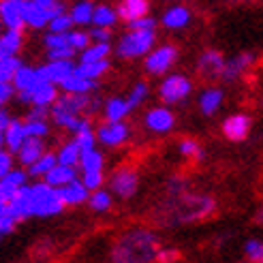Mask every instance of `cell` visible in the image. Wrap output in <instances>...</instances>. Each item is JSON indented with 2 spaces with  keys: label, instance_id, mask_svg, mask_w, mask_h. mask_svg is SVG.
Segmentation results:
<instances>
[{
  "label": "cell",
  "instance_id": "4",
  "mask_svg": "<svg viewBox=\"0 0 263 263\" xmlns=\"http://www.w3.org/2000/svg\"><path fill=\"white\" fill-rule=\"evenodd\" d=\"M154 47H156L154 30H128L126 28V32L116 43V54L118 58L135 60V58H146Z\"/></svg>",
  "mask_w": 263,
  "mask_h": 263
},
{
  "label": "cell",
  "instance_id": "28",
  "mask_svg": "<svg viewBox=\"0 0 263 263\" xmlns=\"http://www.w3.org/2000/svg\"><path fill=\"white\" fill-rule=\"evenodd\" d=\"M58 84L54 82H45L41 84L34 92H32V103L30 105H47V107H51L56 101H58Z\"/></svg>",
  "mask_w": 263,
  "mask_h": 263
},
{
  "label": "cell",
  "instance_id": "11",
  "mask_svg": "<svg viewBox=\"0 0 263 263\" xmlns=\"http://www.w3.org/2000/svg\"><path fill=\"white\" fill-rule=\"evenodd\" d=\"M225 56L218 49H205L203 54L197 60V71L203 80L212 82V80H222V71H225Z\"/></svg>",
  "mask_w": 263,
  "mask_h": 263
},
{
  "label": "cell",
  "instance_id": "24",
  "mask_svg": "<svg viewBox=\"0 0 263 263\" xmlns=\"http://www.w3.org/2000/svg\"><path fill=\"white\" fill-rule=\"evenodd\" d=\"M47 184H51V186H56V189H62V186H67L69 182L77 180V167L73 165H64V163H58L51 172L43 178Z\"/></svg>",
  "mask_w": 263,
  "mask_h": 263
},
{
  "label": "cell",
  "instance_id": "37",
  "mask_svg": "<svg viewBox=\"0 0 263 263\" xmlns=\"http://www.w3.org/2000/svg\"><path fill=\"white\" fill-rule=\"evenodd\" d=\"M103 165H105L103 154L95 148V150L82 154V159H80V172H103Z\"/></svg>",
  "mask_w": 263,
  "mask_h": 263
},
{
  "label": "cell",
  "instance_id": "6",
  "mask_svg": "<svg viewBox=\"0 0 263 263\" xmlns=\"http://www.w3.org/2000/svg\"><path fill=\"white\" fill-rule=\"evenodd\" d=\"M178 60V49L172 43L156 45L150 54L143 58V69L148 75H165Z\"/></svg>",
  "mask_w": 263,
  "mask_h": 263
},
{
  "label": "cell",
  "instance_id": "42",
  "mask_svg": "<svg viewBox=\"0 0 263 263\" xmlns=\"http://www.w3.org/2000/svg\"><path fill=\"white\" fill-rule=\"evenodd\" d=\"M69 43H71V47L77 51V54H82V51L92 43V34L90 32H84V30H71L69 32Z\"/></svg>",
  "mask_w": 263,
  "mask_h": 263
},
{
  "label": "cell",
  "instance_id": "14",
  "mask_svg": "<svg viewBox=\"0 0 263 263\" xmlns=\"http://www.w3.org/2000/svg\"><path fill=\"white\" fill-rule=\"evenodd\" d=\"M24 184H28V172H24V169L13 167L9 174L0 176V203L11 201Z\"/></svg>",
  "mask_w": 263,
  "mask_h": 263
},
{
  "label": "cell",
  "instance_id": "32",
  "mask_svg": "<svg viewBox=\"0 0 263 263\" xmlns=\"http://www.w3.org/2000/svg\"><path fill=\"white\" fill-rule=\"evenodd\" d=\"M56 165H58V154L56 152H45L36 163H32L28 167V176L30 178H45Z\"/></svg>",
  "mask_w": 263,
  "mask_h": 263
},
{
  "label": "cell",
  "instance_id": "26",
  "mask_svg": "<svg viewBox=\"0 0 263 263\" xmlns=\"http://www.w3.org/2000/svg\"><path fill=\"white\" fill-rule=\"evenodd\" d=\"M24 45V30L7 28L0 36V56H17Z\"/></svg>",
  "mask_w": 263,
  "mask_h": 263
},
{
  "label": "cell",
  "instance_id": "5",
  "mask_svg": "<svg viewBox=\"0 0 263 263\" xmlns=\"http://www.w3.org/2000/svg\"><path fill=\"white\" fill-rule=\"evenodd\" d=\"M191 92H193V82L189 77L182 73H172L163 77V82L159 86V99L165 105H176L186 101L191 97Z\"/></svg>",
  "mask_w": 263,
  "mask_h": 263
},
{
  "label": "cell",
  "instance_id": "19",
  "mask_svg": "<svg viewBox=\"0 0 263 263\" xmlns=\"http://www.w3.org/2000/svg\"><path fill=\"white\" fill-rule=\"evenodd\" d=\"M41 84L45 82L39 75V67H30V64H22L15 77H13V86L17 88V92H34Z\"/></svg>",
  "mask_w": 263,
  "mask_h": 263
},
{
  "label": "cell",
  "instance_id": "44",
  "mask_svg": "<svg viewBox=\"0 0 263 263\" xmlns=\"http://www.w3.org/2000/svg\"><path fill=\"white\" fill-rule=\"evenodd\" d=\"M26 135L28 137H47L49 135V126L47 120H26Z\"/></svg>",
  "mask_w": 263,
  "mask_h": 263
},
{
  "label": "cell",
  "instance_id": "10",
  "mask_svg": "<svg viewBox=\"0 0 263 263\" xmlns=\"http://www.w3.org/2000/svg\"><path fill=\"white\" fill-rule=\"evenodd\" d=\"M75 69L77 64L73 62V58H51L39 67V75L43 77V82H54L60 86L69 75L75 73Z\"/></svg>",
  "mask_w": 263,
  "mask_h": 263
},
{
  "label": "cell",
  "instance_id": "17",
  "mask_svg": "<svg viewBox=\"0 0 263 263\" xmlns=\"http://www.w3.org/2000/svg\"><path fill=\"white\" fill-rule=\"evenodd\" d=\"M193 20V13L189 7L184 5H174V7H167L161 15V24L165 26L167 30H182L186 28Z\"/></svg>",
  "mask_w": 263,
  "mask_h": 263
},
{
  "label": "cell",
  "instance_id": "38",
  "mask_svg": "<svg viewBox=\"0 0 263 263\" xmlns=\"http://www.w3.org/2000/svg\"><path fill=\"white\" fill-rule=\"evenodd\" d=\"M22 64L17 56H0V82H13Z\"/></svg>",
  "mask_w": 263,
  "mask_h": 263
},
{
  "label": "cell",
  "instance_id": "29",
  "mask_svg": "<svg viewBox=\"0 0 263 263\" xmlns=\"http://www.w3.org/2000/svg\"><path fill=\"white\" fill-rule=\"evenodd\" d=\"M111 54V45L109 41H92L82 54H80V62H95V60H105Z\"/></svg>",
  "mask_w": 263,
  "mask_h": 263
},
{
  "label": "cell",
  "instance_id": "13",
  "mask_svg": "<svg viewBox=\"0 0 263 263\" xmlns=\"http://www.w3.org/2000/svg\"><path fill=\"white\" fill-rule=\"evenodd\" d=\"M22 13H24L26 26L32 28V30L49 28V22L54 20V15H51V7L36 5V3H32V0H24L22 3Z\"/></svg>",
  "mask_w": 263,
  "mask_h": 263
},
{
  "label": "cell",
  "instance_id": "33",
  "mask_svg": "<svg viewBox=\"0 0 263 263\" xmlns=\"http://www.w3.org/2000/svg\"><path fill=\"white\" fill-rule=\"evenodd\" d=\"M71 17L75 22V26H88L92 24V15H95V5L90 0H77V3L69 9Z\"/></svg>",
  "mask_w": 263,
  "mask_h": 263
},
{
  "label": "cell",
  "instance_id": "43",
  "mask_svg": "<svg viewBox=\"0 0 263 263\" xmlns=\"http://www.w3.org/2000/svg\"><path fill=\"white\" fill-rule=\"evenodd\" d=\"M244 255L253 263H263V240H257V238L248 240L244 244Z\"/></svg>",
  "mask_w": 263,
  "mask_h": 263
},
{
  "label": "cell",
  "instance_id": "35",
  "mask_svg": "<svg viewBox=\"0 0 263 263\" xmlns=\"http://www.w3.org/2000/svg\"><path fill=\"white\" fill-rule=\"evenodd\" d=\"M111 203H114V193L109 191H103V189H99V191H92L90 193V199H88V208L92 210V212H107V210L111 208Z\"/></svg>",
  "mask_w": 263,
  "mask_h": 263
},
{
  "label": "cell",
  "instance_id": "22",
  "mask_svg": "<svg viewBox=\"0 0 263 263\" xmlns=\"http://www.w3.org/2000/svg\"><path fill=\"white\" fill-rule=\"evenodd\" d=\"M26 137H28L26 135V122L15 120V118H13L11 124L3 130V143L7 146V150H11L13 154L22 148V143L26 141Z\"/></svg>",
  "mask_w": 263,
  "mask_h": 263
},
{
  "label": "cell",
  "instance_id": "30",
  "mask_svg": "<svg viewBox=\"0 0 263 263\" xmlns=\"http://www.w3.org/2000/svg\"><path fill=\"white\" fill-rule=\"evenodd\" d=\"M118 20H120V15H118V9H114L109 5H99V7H95V15H92V24L90 26L114 28Z\"/></svg>",
  "mask_w": 263,
  "mask_h": 263
},
{
  "label": "cell",
  "instance_id": "52",
  "mask_svg": "<svg viewBox=\"0 0 263 263\" xmlns=\"http://www.w3.org/2000/svg\"><path fill=\"white\" fill-rule=\"evenodd\" d=\"M92 41H109L111 39V28H103V26H92Z\"/></svg>",
  "mask_w": 263,
  "mask_h": 263
},
{
  "label": "cell",
  "instance_id": "25",
  "mask_svg": "<svg viewBox=\"0 0 263 263\" xmlns=\"http://www.w3.org/2000/svg\"><path fill=\"white\" fill-rule=\"evenodd\" d=\"M133 111L130 109V105L126 99H120V97H114L109 101H105L103 105V116H105V120H111V122H120L124 120V118Z\"/></svg>",
  "mask_w": 263,
  "mask_h": 263
},
{
  "label": "cell",
  "instance_id": "56",
  "mask_svg": "<svg viewBox=\"0 0 263 263\" xmlns=\"http://www.w3.org/2000/svg\"><path fill=\"white\" fill-rule=\"evenodd\" d=\"M257 222H259V225H263V205L259 208V212H257Z\"/></svg>",
  "mask_w": 263,
  "mask_h": 263
},
{
  "label": "cell",
  "instance_id": "8",
  "mask_svg": "<svg viewBox=\"0 0 263 263\" xmlns=\"http://www.w3.org/2000/svg\"><path fill=\"white\" fill-rule=\"evenodd\" d=\"M130 137V128L128 124L120 122H111L105 120L103 124L97 126V139L103 148H120L122 143H126Z\"/></svg>",
  "mask_w": 263,
  "mask_h": 263
},
{
  "label": "cell",
  "instance_id": "36",
  "mask_svg": "<svg viewBox=\"0 0 263 263\" xmlns=\"http://www.w3.org/2000/svg\"><path fill=\"white\" fill-rule=\"evenodd\" d=\"M178 152H180V156L182 159H186V161H201L203 159V150H201V146L197 143L195 139H191V137H184V139H180V143H178Z\"/></svg>",
  "mask_w": 263,
  "mask_h": 263
},
{
  "label": "cell",
  "instance_id": "54",
  "mask_svg": "<svg viewBox=\"0 0 263 263\" xmlns=\"http://www.w3.org/2000/svg\"><path fill=\"white\" fill-rule=\"evenodd\" d=\"M11 120H13V118L9 116V111L7 109H3V111H0V133H3V130L11 124Z\"/></svg>",
  "mask_w": 263,
  "mask_h": 263
},
{
  "label": "cell",
  "instance_id": "3",
  "mask_svg": "<svg viewBox=\"0 0 263 263\" xmlns=\"http://www.w3.org/2000/svg\"><path fill=\"white\" fill-rule=\"evenodd\" d=\"M64 208H67V203L62 199L60 189L51 186V184H47L45 180L32 184V201H30L32 216L49 218V216L60 214Z\"/></svg>",
  "mask_w": 263,
  "mask_h": 263
},
{
  "label": "cell",
  "instance_id": "48",
  "mask_svg": "<svg viewBox=\"0 0 263 263\" xmlns=\"http://www.w3.org/2000/svg\"><path fill=\"white\" fill-rule=\"evenodd\" d=\"M126 28L128 30H154L156 28V20L152 15H143L139 20L133 22H126Z\"/></svg>",
  "mask_w": 263,
  "mask_h": 263
},
{
  "label": "cell",
  "instance_id": "47",
  "mask_svg": "<svg viewBox=\"0 0 263 263\" xmlns=\"http://www.w3.org/2000/svg\"><path fill=\"white\" fill-rule=\"evenodd\" d=\"M26 120H51V107H47V105H30Z\"/></svg>",
  "mask_w": 263,
  "mask_h": 263
},
{
  "label": "cell",
  "instance_id": "9",
  "mask_svg": "<svg viewBox=\"0 0 263 263\" xmlns=\"http://www.w3.org/2000/svg\"><path fill=\"white\" fill-rule=\"evenodd\" d=\"M143 126L154 135H167L176 126V116L169 107H152L143 116Z\"/></svg>",
  "mask_w": 263,
  "mask_h": 263
},
{
  "label": "cell",
  "instance_id": "50",
  "mask_svg": "<svg viewBox=\"0 0 263 263\" xmlns=\"http://www.w3.org/2000/svg\"><path fill=\"white\" fill-rule=\"evenodd\" d=\"M13 156H15V154H13L11 150H3V152H0V176L9 174L11 169L15 167V165H13Z\"/></svg>",
  "mask_w": 263,
  "mask_h": 263
},
{
  "label": "cell",
  "instance_id": "18",
  "mask_svg": "<svg viewBox=\"0 0 263 263\" xmlns=\"http://www.w3.org/2000/svg\"><path fill=\"white\" fill-rule=\"evenodd\" d=\"M80 114L77 111H73L67 103H64V99L62 97H58V101L51 105V122H54L56 126H60V128H67L69 133L75 128V124L80 122Z\"/></svg>",
  "mask_w": 263,
  "mask_h": 263
},
{
  "label": "cell",
  "instance_id": "49",
  "mask_svg": "<svg viewBox=\"0 0 263 263\" xmlns=\"http://www.w3.org/2000/svg\"><path fill=\"white\" fill-rule=\"evenodd\" d=\"M17 97V88L13 86V82H0V103L7 105Z\"/></svg>",
  "mask_w": 263,
  "mask_h": 263
},
{
  "label": "cell",
  "instance_id": "53",
  "mask_svg": "<svg viewBox=\"0 0 263 263\" xmlns=\"http://www.w3.org/2000/svg\"><path fill=\"white\" fill-rule=\"evenodd\" d=\"M77 51L73 47H64V49H54V51H47V60L51 58H73Z\"/></svg>",
  "mask_w": 263,
  "mask_h": 263
},
{
  "label": "cell",
  "instance_id": "31",
  "mask_svg": "<svg viewBox=\"0 0 263 263\" xmlns=\"http://www.w3.org/2000/svg\"><path fill=\"white\" fill-rule=\"evenodd\" d=\"M109 71V60H95V62H80L77 64L75 73H80L84 77H88V80H101V77Z\"/></svg>",
  "mask_w": 263,
  "mask_h": 263
},
{
  "label": "cell",
  "instance_id": "45",
  "mask_svg": "<svg viewBox=\"0 0 263 263\" xmlns=\"http://www.w3.org/2000/svg\"><path fill=\"white\" fill-rule=\"evenodd\" d=\"M17 225H20V222L13 218V214L9 212V210L5 205H0V235L13 233V229H15Z\"/></svg>",
  "mask_w": 263,
  "mask_h": 263
},
{
  "label": "cell",
  "instance_id": "21",
  "mask_svg": "<svg viewBox=\"0 0 263 263\" xmlns=\"http://www.w3.org/2000/svg\"><path fill=\"white\" fill-rule=\"evenodd\" d=\"M222 101H225V92L216 86H212V88H205L201 92L199 99H197V105H199V111L203 116H214L222 107Z\"/></svg>",
  "mask_w": 263,
  "mask_h": 263
},
{
  "label": "cell",
  "instance_id": "55",
  "mask_svg": "<svg viewBox=\"0 0 263 263\" xmlns=\"http://www.w3.org/2000/svg\"><path fill=\"white\" fill-rule=\"evenodd\" d=\"M32 3H36V5H43V7H51L56 3V0H32Z\"/></svg>",
  "mask_w": 263,
  "mask_h": 263
},
{
  "label": "cell",
  "instance_id": "2",
  "mask_svg": "<svg viewBox=\"0 0 263 263\" xmlns=\"http://www.w3.org/2000/svg\"><path fill=\"white\" fill-rule=\"evenodd\" d=\"M161 242L148 229H130L111 248L114 263H148L156 261Z\"/></svg>",
  "mask_w": 263,
  "mask_h": 263
},
{
  "label": "cell",
  "instance_id": "23",
  "mask_svg": "<svg viewBox=\"0 0 263 263\" xmlns=\"http://www.w3.org/2000/svg\"><path fill=\"white\" fill-rule=\"evenodd\" d=\"M118 15L124 22H133L143 15H150V3L148 0H120V5L116 7Z\"/></svg>",
  "mask_w": 263,
  "mask_h": 263
},
{
  "label": "cell",
  "instance_id": "15",
  "mask_svg": "<svg viewBox=\"0 0 263 263\" xmlns=\"http://www.w3.org/2000/svg\"><path fill=\"white\" fill-rule=\"evenodd\" d=\"M255 64V54L251 51H242L227 60L225 71H222V82H238L240 77Z\"/></svg>",
  "mask_w": 263,
  "mask_h": 263
},
{
  "label": "cell",
  "instance_id": "12",
  "mask_svg": "<svg viewBox=\"0 0 263 263\" xmlns=\"http://www.w3.org/2000/svg\"><path fill=\"white\" fill-rule=\"evenodd\" d=\"M251 126H253V120L251 116L246 114H231L222 120V135L229 141H244L248 135H251Z\"/></svg>",
  "mask_w": 263,
  "mask_h": 263
},
{
  "label": "cell",
  "instance_id": "40",
  "mask_svg": "<svg viewBox=\"0 0 263 263\" xmlns=\"http://www.w3.org/2000/svg\"><path fill=\"white\" fill-rule=\"evenodd\" d=\"M43 45L47 51H54V49H64V47H71L69 43V32H47L43 36Z\"/></svg>",
  "mask_w": 263,
  "mask_h": 263
},
{
  "label": "cell",
  "instance_id": "51",
  "mask_svg": "<svg viewBox=\"0 0 263 263\" xmlns=\"http://www.w3.org/2000/svg\"><path fill=\"white\" fill-rule=\"evenodd\" d=\"M178 259H180V253L176 248H159V253H156V261L159 263H172Z\"/></svg>",
  "mask_w": 263,
  "mask_h": 263
},
{
  "label": "cell",
  "instance_id": "41",
  "mask_svg": "<svg viewBox=\"0 0 263 263\" xmlns=\"http://www.w3.org/2000/svg\"><path fill=\"white\" fill-rule=\"evenodd\" d=\"M73 28H75V22H73L69 11L60 13V15H56L54 20L49 22V30L51 32H71Z\"/></svg>",
  "mask_w": 263,
  "mask_h": 263
},
{
  "label": "cell",
  "instance_id": "7",
  "mask_svg": "<svg viewBox=\"0 0 263 263\" xmlns=\"http://www.w3.org/2000/svg\"><path fill=\"white\" fill-rule=\"evenodd\" d=\"M139 189V174L135 167H118L109 178V191L118 199H130Z\"/></svg>",
  "mask_w": 263,
  "mask_h": 263
},
{
  "label": "cell",
  "instance_id": "1",
  "mask_svg": "<svg viewBox=\"0 0 263 263\" xmlns=\"http://www.w3.org/2000/svg\"><path fill=\"white\" fill-rule=\"evenodd\" d=\"M167 193H169L167 210L172 212V220L178 222V225H189V222L203 220L214 212L212 197L189 193L186 182L180 178H174L167 184Z\"/></svg>",
  "mask_w": 263,
  "mask_h": 263
},
{
  "label": "cell",
  "instance_id": "27",
  "mask_svg": "<svg viewBox=\"0 0 263 263\" xmlns=\"http://www.w3.org/2000/svg\"><path fill=\"white\" fill-rule=\"evenodd\" d=\"M97 88H99L97 80H88V77H84L80 73L69 75L67 80L60 84V90L62 92H95Z\"/></svg>",
  "mask_w": 263,
  "mask_h": 263
},
{
  "label": "cell",
  "instance_id": "46",
  "mask_svg": "<svg viewBox=\"0 0 263 263\" xmlns=\"http://www.w3.org/2000/svg\"><path fill=\"white\" fill-rule=\"evenodd\" d=\"M82 182L88 186V191H99L105 184L103 172H82Z\"/></svg>",
  "mask_w": 263,
  "mask_h": 263
},
{
  "label": "cell",
  "instance_id": "34",
  "mask_svg": "<svg viewBox=\"0 0 263 263\" xmlns=\"http://www.w3.org/2000/svg\"><path fill=\"white\" fill-rule=\"evenodd\" d=\"M58 154V163H64V165H73V167H80V159H82V148L80 143L75 139L62 143L60 150L56 152Z\"/></svg>",
  "mask_w": 263,
  "mask_h": 263
},
{
  "label": "cell",
  "instance_id": "16",
  "mask_svg": "<svg viewBox=\"0 0 263 263\" xmlns=\"http://www.w3.org/2000/svg\"><path fill=\"white\" fill-rule=\"evenodd\" d=\"M45 141L43 137H26V141L22 143V148L15 152L17 163L22 167H30L32 163H36L41 156L45 154Z\"/></svg>",
  "mask_w": 263,
  "mask_h": 263
},
{
  "label": "cell",
  "instance_id": "39",
  "mask_svg": "<svg viewBox=\"0 0 263 263\" xmlns=\"http://www.w3.org/2000/svg\"><path fill=\"white\" fill-rule=\"evenodd\" d=\"M148 84L146 82H137L133 88L128 90V95H126V101L130 105V109H137L139 105H143V101L148 99Z\"/></svg>",
  "mask_w": 263,
  "mask_h": 263
},
{
  "label": "cell",
  "instance_id": "20",
  "mask_svg": "<svg viewBox=\"0 0 263 263\" xmlns=\"http://www.w3.org/2000/svg\"><path fill=\"white\" fill-rule=\"evenodd\" d=\"M90 193H92V191H88V186L82 182V178H77V180L69 182L67 186H62V189H60V195H62L64 203H67V208H75V205L88 203Z\"/></svg>",
  "mask_w": 263,
  "mask_h": 263
}]
</instances>
